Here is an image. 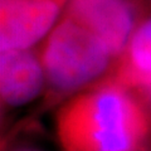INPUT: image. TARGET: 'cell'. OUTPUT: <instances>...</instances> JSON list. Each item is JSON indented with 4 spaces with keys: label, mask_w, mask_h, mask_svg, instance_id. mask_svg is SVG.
Segmentation results:
<instances>
[{
    "label": "cell",
    "mask_w": 151,
    "mask_h": 151,
    "mask_svg": "<svg viewBox=\"0 0 151 151\" xmlns=\"http://www.w3.org/2000/svg\"><path fill=\"white\" fill-rule=\"evenodd\" d=\"M150 132L140 93L115 78L77 93L57 113L64 151H146Z\"/></svg>",
    "instance_id": "6da1fadb"
},
{
    "label": "cell",
    "mask_w": 151,
    "mask_h": 151,
    "mask_svg": "<svg viewBox=\"0 0 151 151\" xmlns=\"http://www.w3.org/2000/svg\"><path fill=\"white\" fill-rule=\"evenodd\" d=\"M39 59L53 92L70 94L96 86L117 58L101 39L62 17L42 45Z\"/></svg>",
    "instance_id": "7a4b0ae2"
},
{
    "label": "cell",
    "mask_w": 151,
    "mask_h": 151,
    "mask_svg": "<svg viewBox=\"0 0 151 151\" xmlns=\"http://www.w3.org/2000/svg\"><path fill=\"white\" fill-rule=\"evenodd\" d=\"M63 17L101 39L117 60L142 20L136 0H68Z\"/></svg>",
    "instance_id": "3957f363"
},
{
    "label": "cell",
    "mask_w": 151,
    "mask_h": 151,
    "mask_svg": "<svg viewBox=\"0 0 151 151\" xmlns=\"http://www.w3.org/2000/svg\"><path fill=\"white\" fill-rule=\"evenodd\" d=\"M64 6L53 0H0L1 50H28L48 37Z\"/></svg>",
    "instance_id": "277c9868"
},
{
    "label": "cell",
    "mask_w": 151,
    "mask_h": 151,
    "mask_svg": "<svg viewBox=\"0 0 151 151\" xmlns=\"http://www.w3.org/2000/svg\"><path fill=\"white\" fill-rule=\"evenodd\" d=\"M45 74L39 55L30 49L0 53V94L3 105L19 107L32 102L44 88Z\"/></svg>",
    "instance_id": "5b68a950"
},
{
    "label": "cell",
    "mask_w": 151,
    "mask_h": 151,
    "mask_svg": "<svg viewBox=\"0 0 151 151\" xmlns=\"http://www.w3.org/2000/svg\"><path fill=\"white\" fill-rule=\"evenodd\" d=\"M112 78L151 97V15L144 18L115 65Z\"/></svg>",
    "instance_id": "8992f818"
},
{
    "label": "cell",
    "mask_w": 151,
    "mask_h": 151,
    "mask_svg": "<svg viewBox=\"0 0 151 151\" xmlns=\"http://www.w3.org/2000/svg\"><path fill=\"white\" fill-rule=\"evenodd\" d=\"M15 151H40V150L32 149V147H20V149H17Z\"/></svg>",
    "instance_id": "52a82bcc"
},
{
    "label": "cell",
    "mask_w": 151,
    "mask_h": 151,
    "mask_svg": "<svg viewBox=\"0 0 151 151\" xmlns=\"http://www.w3.org/2000/svg\"><path fill=\"white\" fill-rule=\"evenodd\" d=\"M53 1H55V3H58V4H60V5H65V4H67V1L68 0H53Z\"/></svg>",
    "instance_id": "ba28073f"
}]
</instances>
